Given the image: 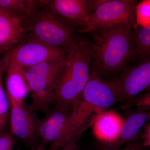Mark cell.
<instances>
[{"mask_svg":"<svg viewBox=\"0 0 150 150\" xmlns=\"http://www.w3.org/2000/svg\"><path fill=\"white\" fill-rule=\"evenodd\" d=\"M70 112L56 108L48 112L46 118L39 121L37 132L43 145L51 144L49 150H58L64 147L63 142L69 126Z\"/></svg>","mask_w":150,"mask_h":150,"instance_id":"10","label":"cell"},{"mask_svg":"<svg viewBox=\"0 0 150 150\" xmlns=\"http://www.w3.org/2000/svg\"><path fill=\"white\" fill-rule=\"evenodd\" d=\"M134 0H106L88 17V32H98L119 27L136 26Z\"/></svg>","mask_w":150,"mask_h":150,"instance_id":"6","label":"cell"},{"mask_svg":"<svg viewBox=\"0 0 150 150\" xmlns=\"http://www.w3.org/2000/svg\"><path fill=\"white\" fill-rule=\"evenodd\" d=\"M122 150H135V149L134 148L130 147L126 148V149H124Z\"/></svg>","mask_w":150,"mask_h":150,"instance_id":"25","label":"cell"},{"mask_svg":"<svg viewBox=\"0 0 150 150\" xmlns=\"http://www.w3.org/2000/svg\"><path fill=\"white\" fill-rule=\"evenodd\" d=\"M123 119L114 110L104 111L97 116L93 124L95 137L103 142H114L120 138Z\"/></svg>","mask_w":150,"mask_h":150,"instance_id":"14","label":"cell"},{"mask_svg":"<svg viewBox=\"0 0 150 150\" xmlns=\"http://www.w3.org/2000/svg\"><path fill=\"white\" fill-rule=\"evenodd\" d=\"M7 13L5 12L0 7V13Z\"/></svg>","mask_w":150,"mask_h":150,"instance_id":"26","label":"cell"},{"mask_svg":"<svg viewBox=\"0 0 150 150\" xmlns=\"http://www.w3.org/2000/svg\"><path fill=\"white\" fill-rule=\"evenodd\" d=\"M69 51L28 38L5 53L1 64L13 62L25 69L41 63L60 60L67 57Z\"/></svg>","mask_w":150,"mask_h":150,"instance_id":"7","label":"cell"},{"mask_svg":"<svg viewBox=\"0 0 150 150\" xmlns=\"http://www.w3.org/2000/svg\"><path fill=\"white\" fill-rule=\"evenodd\" d=\"M21 19L8 13H0V54L18 45L25 30Z\"/></svg>","mask_w":150,"mask_h":150,"instance_id":"13","label":"cell"},{"mask_svg":"<svg viewBox=\"0 0 150 150\" xmlns=\"http://www.w3.org/2000/svg\"><path fill=\"white\" fill-rule=\"evenodd\" d=\"M134 103L136 106L140 108H150V92L138 98Z\"/></svg>","mask_w":150,"mask_h":150,"instance_id":"21","label":"cell"},{"mask_svg":"<svg viewBox=\"0 0 150 150\" xmlns=\"http://www.w3.org/2000/svg\"><path fill=\"white\" fill-rule=\"evenodd\" d=\"M13 140L7 134H0V150H12Z\"/></svg>","mask_w":150,"mask_h":150,"instance_id":"20","label":"cell"},{"mask_svg":"<svg viewBox=\"0 0 150 150\" xmlns=\"http://www.w3.org/2000/svg\"><path fill=\"white\" fill-rule=\"evenodd\" d=\"M143 137L144 146L150 147V122L146 127Z\"/></svg>","mask_w":150,"mask_h":150,"instance_id":"23","label":"cell"},{"mask_svg":"<svg viewBox=\"0 0 150 150\" xmlns=\"http://www.w3.org/2000/svg\"><path fill=\"white\" fill-rule=\"evenodd\" d=\"M119 101L111 82L92 71L79 99L70 112L64 146L79 135L84 124L93 112H104Z\"/></svg>","mask_w":150,"mask_h":150,"instance_id":"3","label":"cell"},{"mask_svg":"<svg viewBox=\"0 0 150 150\" xmlns=\"http://www.w3.org/2000/svg\"><path fill=\"white\" fill-rule=\"evenodd\" d=\"M111 83L119 101L133 99L150 86V58L127 68Z\"/></svg>","mask_w":150,"mask_h":150,"instance_id":"9","label":"cell"},{"mask_svg":"<svg viewBox=\"0 0 150 150\" xmlns=\"http://www.w3.org/2000/svg\"><path fill=\"white\" fill-rule=\"evenodd\" d=\"M131 40L134 48L133 59L142 61L150 58V27L132 30Z\"/></svg>","mask_w":150,"mask_h":150,"instance_id":"17","label":"cell"},{"mask_svg":"<svg viewBox=\"0 0 150 150\" xmlns=\"http://www.w3.org/2000/svg\"><path fill=\"white\" fill-rule=\"evenodd\" d=\"M105 0H52L46 6L62 21L80 27L88 32V17Z\"/></svg>","mask_w":150,"mask_h":150,"instance_id":"8","label":"cell"},{"mask_svg":"<svg viewBox=\"0 0 150 150\" xmlns=\"http://www.w3.org/2000/svg\"><path fill=\"white\" fill-rule=\"evenodd\" d=\"M47 0H0V7L6 12L18 18L28 17L32 18L47 4Z\"/></svg>","mask_w":150,"mask_h":150,"instance_id":"15","label":"cell"},{"mask_svg":"<svg viewBox=\"0 0 150 150\" xmlns=\"http://www.w3.org/2000/svg\"><path fill=\"white\" fill-rule=\"evenodd\" d=\"M58 150H79L78 145V137L67 143L62 149Z\"/></svg>","mask_w":150,"mask_h":150,"instance_id":"22","label":"cell"},{"mask_svg":"<svg viewBox=\"0 0 150 150\" xmlns=\"http://www.w3.org/2000/svg\"><path fill=\"white\" fill-rule=\"evenodd\" d=\"M150 120V111L138 110L132 112L123 120L120 138L123 142L133 140L139 133L142 126Z\"/></svg>","mask_w":150,"mask_h":150,"instance_id":"16","label":"cell"},{"mask_svg":"<svg viewBox=\"0 0 150 150\" xmlns=\"http://www.w3.org/2000/svg\"><path fill=\"white\" fill-rule=\"evenodd\" d=\"M135 16L136 26L150 27V0L142 1L137 4Z\"/></svg>","mask_w":150,"mask_h":150,"instance_id":"19","label":"cell"},{"mask_svg":"<svg viewBox=\"0 0 150 150\" xmlns=\"http://www.w3.org/2000/svg\"><path fill=\"white\" fill-rule=\"evenodd\" d=\"M67 57L25 69L31 98L29 108L33 112L35 110L50 112L49 106L51 105V96L67 64Z\"/></svg>","mask_w":150,"mask_h":150,"instance_id":"4","label":"cell"},{"mask_svg":"<svg viewBox=\"0 0 150 150\" xmlns=\"http://www.w3.org/2000/svg\"><path fill=\"white\" fill-rule=\"evenodd\" d=\"M132 28L119 27L97 32L90 43L93 71L100 76L115 74L133 59Z\"/></svg>","mask_w":150,"mask_h":150,"instance_id":"2","label":"cell"},{"mask_svg":"<svg viewBox=\"0 0 150 150\" xmlns=\"http://www.w3.org/2000/svg\"><path fill=\"white\" fill-rule=\"evenodd\" d=\"M4 72L0 61V134L8 120L9 103L3 86V74Z\"/></svg>","mask_w":150,"mask_h":150,"instance_id":"18","label":"cell"},{"mask_svg":"<svg viewBox=\"0 0 150 150\" xmlns=\"http://www.w3.org/2000/svg\"><path fill=\"white\" fill-rule=\"evenodd\" d=\"M91 63L90 43L79 40L68 52L67 64L51 96V105L71 111L88 81Z\"/></svg>","mask_w":150,"mask_h":150,"instance_id":"1","label":"cell"},{"mask_svg":"<svg viewBox=\"0 0 150 150\" xmlns=\"http://www.w3.org/2000/svg\"><path fill=\"white\" fill-rule=\"evenodd\" d=\"M30 38L69 51L79 40L67 23L44 6L31 19Z\"/></svg>","mask_w":150,"mask_h":150,"instance_id":"5","label":"cell"},{"mask_svg":"<svg viewBox=\"0 0 150 150\" xmlns=\"http://www.w3.org/2000/svg\"><path fill=\"white\" fill-rule=\"evenodd\" d=\"M31 150H46L45 149V145H43V144L40 145L39 146H38L35 148H33V149Z\"/></svg>","mask_w":150,"mask_h":150,"instance_id":"24","label":"cell"},{"mask_svg":"<svg viewBox=\"0 0 150 150\" xmlns=\"http://www.w3.org/2000/svg\"><path fill=\"white\" fill-rule=\"evenodd\" d=\"M9 103L11 131L21 139H32L37 132V121L32 110L24 105L23 102L11 101Z\"/></svg>","mask_w":150,"mask_h":150,"instance_id":"11","label":"cell"},{"mask_svg":"<svg viewBox=\"0 0 150 150\" xmlns=\"http://www.w3.org/2000/svg\"><path fill=\"white\" fill-rule=\"evenodd\" d=\"M1 66L4 71L6 72L5 86L8 100L23 102L29 92L25 69L13 62Z\"/></svg>","mask_w":150,"mask_h":150,"instance_id":"12","label":"cell"}]
</instances>
